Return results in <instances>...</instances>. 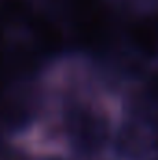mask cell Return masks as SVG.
I'll list each match as a JSON object with an SVG mask.
<instances>
[{
  "label": "cell",
  "mask_w": 158,
  "mask_h": 160,
  "mask_svg": "<svg viewBox=\"0 0 158 160\" xmlns=\"http://www.w3.org/2000/svg\"><path fill=\"white\" fill-rule=\"evenodd\" d=\"M36 145H37V149H36L34 160H77L65 149H62L58 145H39V143H36Z\"/></svg>",
  "instance_id": "obj_2"
},
{
  "label": "cell",
  "mask_w": 158,
  "mask_h": 160,
  "mask_svg": "<svg viewBox=\"0 0 158 160\" xmlns=\"http://www.w3.org/2000/svg\"><path fill=\"white\" fill-rule=\"evenodd\" d=\"M119 50L147 67L158 60V8L138 11L119 22Z\"/></svg>",
  "instance_id": "obj_1"
},
{
  "label": "cell",
  "mask_w": 158,
  "mask_h": 160,
  "mask_svg": "<svg viewBox=\"0 0 158 160\" xmlns=\"http://www.w3.org/2000/svg\"><path fill=\"white\" fill-rule=\"evenodd\" d=\"M89 160H119V158H116L110 153H106V155H101V157H95V158H89Z\"/></svg>",
  "instance_id": "obj_3"
}]
</instances>
